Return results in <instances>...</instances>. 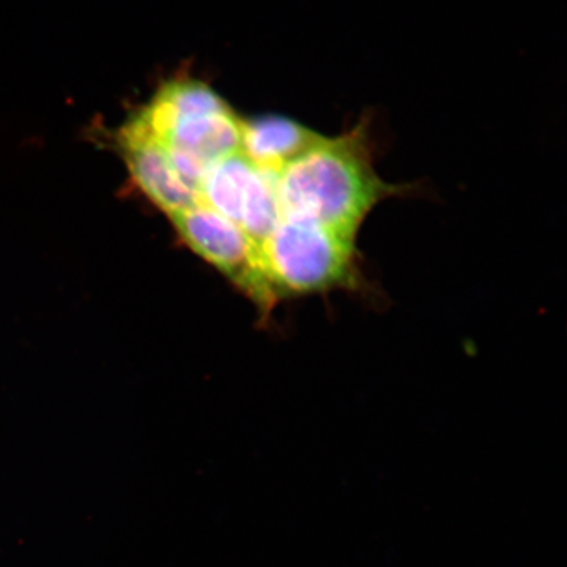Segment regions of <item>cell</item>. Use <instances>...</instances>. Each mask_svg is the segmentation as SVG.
Listing matches in <instances>:
<instances>
[{
	"instance_id": "obj_6",
	"label": "cell",
	"mask_w": 567,
	"mask_h": 567,
	"mask_svg": "<svg viewBox=\"0 0 567 567\" xmlns=\"http://www.w3.org/2000/svg\"><path fill=\"white\" fill-rule=\"evenodd\" d=\"M322 137L287 117H260L243 123V153L254 165L278 174Z\"/></svg>"
},
{
	"instance_id": "obj_4",
	"label": "cell",
	"mask_w": 567,
	"mask_h": 567,
	"mask_svg": "<svg viewBox=\"0 0 567 567\" xmlns=\"http://www.w3.org/2000/svg\"><path fill=\"white\" fill-rule=\"evenodd\" d=\"M200 197L202 204L231 219L258 244L282 217L276 174L254 165L243 152L209 167L200 184Z\"/></svg>"
},
{
	"instance_id": "obj_2",
	"label": "cell",
	"mask_w": 567,
	"mask_h": 567,
	"mask_svg": "<svg viewBox=\"0 0 567 567\" xmlns=\"http://www.w3.org/2000/svg\"><path fill=\"white\" fill-rule=\"evenodd\" d=\"M358 237L308 219L281 217L259 245L261 267L274 300L328 295L334 290L367 293Z\"/></svg>"
},
{
	"instance_id": "obj_1",
	"label": "cell",
	"mask_w": 567,
	"mask_h": 567,
	"mask_svg": "<svg viewBox=\"0 0 567 567\" xmlns=\"http://www.w3.org/2000/svg\"><path fill=\"white\" fill-rule=\"evenodd\" d=\"M282 217L308 219L358 237L381 202L408 187L382 179L373 167L370 125L338 137H322L276 174Z\"/></svg>"
},
{
	"instance_id": "obj_3",
	"label": "cell",
	"mask_w": 567,
	"mask_h": 567,
	"mask_svg": "<svg viewBox=\"0 0 567 567\" xmlns=\"http://www.w3.org/2000/svg\"><path fill=\"white\" fill-rule=\"evenodd\" d=\"M169 217L184 243L269 315L276 302L261 267L259 245L240 226L205 204Z\"/></svg>"
},
{
	"instance_id": "obj_5",
	"label": "cell",
	"mask_w": 567,
	"mask_h": 567,
	"mask_svg": "<svg viewBox=\"0 0 567 567\" xmlns=\"http://www.w3.org/2000/svg\"><path fill=\"white\" fill-rule=\"evenodd\" d=\"M133 179L146 196L169 216L202 204L200 194L183 179L165 145L144 117L137 115L118 134Z\"/></svg>"
}]
</instances>
